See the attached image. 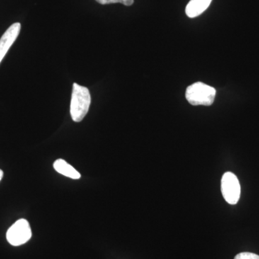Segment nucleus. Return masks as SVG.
I'll return each instance as SVG.
<instances>
[{"label":"nucleus","mask_w":259,"mask_h":259,"mask_svg":"<svg viewBox=\"0 0 259 259\" xmlns=\"http://www.w3.org/2000/svg\"><path fill=\"white\" fill-rule=\"evenodd\" d=\"M91 105V95L88 88L78 83L73 84L70 113L74 122H79L87 115Z\"/></svg>","instance_id":"f257e3e1"},{"label":"nucleus","mask_w":259,"mask_h":259,"mask_svg":"<svg viewBox=\"0 0 259 259\" xmlns=\"http://www.w3.org/2000/svg\"><path fill=\"white\" fill-rule=\"evenodd\" d=\"M215 95V89L202 82L194 83L189 86L186 90L187 101L194 106H209L212 105Z\"/></svg>","instance_id":"f03ea898"},{"label":"nucleus","mask_w":259,"mask_h":259,"mask_svg":"<svg viewBox=\"0 0 259 259\" xmlns=\"http://www.w3.org/2000/svg\"><path fill=\"white\" fill-rule=\"evenodd\" d=\"M6 236L12 245L19 246L25 244L32 236L30 224L26 220H19L8 229Z\"/></svg>","instance_id":"7ed1b4c3"},{"label":"nucleus","mask_w":259,"mask_h":259,"mask_svg":"<svg viewBox=\"0 0 259 259\" xmlns=\"http://www.w3.org/2000/svg\"><path fill=\"white\" fill-rule=\"evenodd\" d=\"M221 192L228 203H238L241 197V185L234 174L226 172L221 180Z\"/></svg>","instance_id":"20e7f679"},{"label":"nucleus","mask_w":259,"mask_h":259,"mask_svg":"<svg viewBox=\"0 0 259 259\" xmlns=\"http://www.w3.org/2000/svg\"><path fill=\"white\" fill-rule=\"evenodd\" d=\"M21 25L19 23L13 24L0 38V63L12 47L20 33Z\"/></svg>","instance_id":"39448f33"},{"label":"nucleus","mask_w":259,"mask_h":259,"mask_svg":"<svg viewBox=\"0 0 259 259\" xmlns=\"http://www.w3.org/2000/svg\"><path fill=\"white\" fill-rule=\"evenodd\" d=\"M211 3L212 0H190L186 7V14L190 18L198 17L209 8Z\"/></svg>","instance_id":"423d86ee"},{"label":"nucleus","mask_w":259,"mask_h":259,"mask_svg":"<svg viewBox=\"0 0 259 259\" xmlns=\"http://www.w3.org/2000/svg\"><path fill=\"white\" fill-rule=\"evenodd\" d=\"M54 168L58 173L64 175L65 177H69L73 180H79L81 175L79 171L63 159L56 160L54 163Z\"/></svg>","instance_id":"0eeeda50"},{"label":"nucleus","mask_w":259,"mask_h":259,"mask_svg":"<svg viewBox=\"0 0 259 259\" xmlns=\"http://www.w3.org/2000/svg\"><path fill=\"white\" fill-rule=\"evenodd\" d=\"M96 1L101 5L121 3V4L125 5V6H131L134 3V0H96Z\"/></svg>","instance_id":"6e6552de"},{"label":"nucleus","mask_w":259,"mask_h":259,"mask_svg":"<svg viewBox=\"0 0 259 259\" xmlns=\"http://www.w3.org/2000/svg\"><path fill=\"white\" fill-rule=\"evenodd\" d=\"M234 259H259V255L250 252H243L237 254Z\"/></svg>","instance_id":"1a4fd4ad"},{"label":"nucleus","mask_w":259,"mask_h":259,"mask_svg":"<svg viewBox=\"0 0 259 259\" xmlns=\"http://www.w3.org/2000/svg\"><path fill=\"white\" fill-rule=\"evenodd\" d=\"M3 171H2L1 169H0V181L2 180V179H3Z\"/></svg>","instance_id":"9d476101"}]
</instances>
